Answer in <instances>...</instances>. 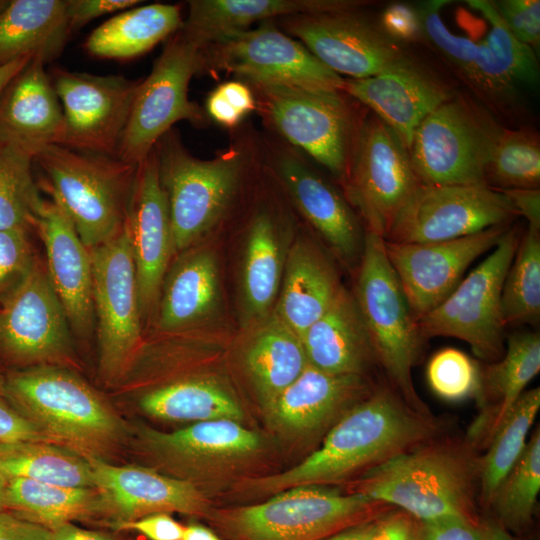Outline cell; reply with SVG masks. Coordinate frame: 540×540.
Here are the masks:
<instances>
[{
  "label": "cell",
  "instance_id": "cell-28",
  "mask_svg": "<svg viewBox=\"0 0 540 540\" xmlns=\"http://www.w3.org/2000/svg\"><path fill=\"white\" fill-rule=\"evenodd\" d=\"M540 370V336L525 331L511 334L502 357L480 367L475 396L479 409L468 430V443L487 446L528 383Z\"/></svg>",
  "mask_w": 540,
  "mask_h": 540
},
{
  "label": "cell",
  "instance_id": "cell-44",
  "mask_svg": "<svg viewBox=\"0 0 540 540\" xmlns=\"http://www.w3.org/2000/svg\"><path fill=\"white\" fill-rule=\"evenodd\" d=\"M485 180L496 190L539 188L538 137L528 130L504 128L493 150Z\"/></svg>",
  "mask_w": 540,
  "mask_h": 540
},
{
  "label": "cell",
  "instance_id": "cell-5",
  "mask_svg": "<svg viewBox=\"0 0 540 540\" xmlns=\"http://www.w3.org/2000/svg\"><path fill=\"white\" fill-rule=\"evenodd\" d=\"M46 188L90 250L124 228L137 165L53 144L34 159Z\"/></svg>",
  "mask_w": 540,
  "mask_h": 540
},
{
  "label": "cell",
  "instance_id": "cell-8",
  "mask_svg": "<svg viewBox=\"0 0 540 540\" xmlns=\"http://www.w3.org/2000/svg\"><path fill=\"white\" fill-rule=\"evenodd\" d=\"M503 130L486 111L454 95L413 134L408 152L419 183L486 184L487 167Z\"/></svg>",
  "mask_w": 540,
  "mask_h": 540
},
{
  "label": "cell",
  "instance_id": "cell-32",
  "mask_svg": "<svg viewBox=\"0 0 540 540\" xmlns=\"http://www.w3.org/2000/svg\"><path fill=\"white\" fill-rule=\"evenodd\" d=\"M219 300L215 254L198 249L180 256L166 273L159 298L157 325L163 332L186 329L212 313Z\"/></svg>",
  "mask_w": 540,
  "mask_h": 540
},
{
  "label": "cell",
  "instance_id": "cell-51",
  "mask_svg": "<svg viewBox=\"0 0 540 540\" xmlns=\"http://www.w3.org/2000/svg\"><path fill=\"white\" fill-rule=\"evenodd\" d=\"M379 27L393 40L413 41L422 34L419 12L404 3H393L381 13Z\"/></svg>",
  "mask_w": 540,
  "mask_h": 540
},
{
  "label": "cell",
  "instance_id": "cell-29",
  "mask_svg": "<svg viewBox=\"0 0 540 540\" xmlns=\"http://www.w3.org/2000/svg\"><path fill=\"white\" fill-rule=\"evenodd\" d=\"M308 364L335 375H362L379 364L354 294L342 288L301 337Z\"/></svg>",
  "mask_w": 540,
  "mask_h": 540
},
{
  "label": "cell",
  "instance_id": "cell-18",
  "mask_svg": "<svg viewBox=\"0 0 540 540\" xmlns=\"http://www.w3.org/2000/svg\"><path fill=\"white\" fill-rule=\"evenodd\" d=\"M49 77L63 110L58 145L116 156L141 80L64 69Z\"/></svg>",
  "mask_w": 540,
  "mask_h": 540
},
{
  "label": "cell",
  "instance_id": "cell-15",
  "mask_svg": "<svg viewBox=\"0 0 540 540\" xmlns=\"http://www.w3.org/2000/svg\"><path fill=\"white\" fill-rule=\"evenodd\" d=\"M349 200L368 229L383 239L421 185L408 149L375 115L356 132L344 180Z\"/></svg>",
  "mask_w": 540,
  "mask_h": 540
},
{
  "label": "cell",
  "instance_id": "cell-35",
  "mask_svg": "<svg viewBox=\"0 0 540 540\" xmlns=\"http://www.w3.org/2000/svg\"><path fill=\"white\" fill-rule=\"evenodd\" d=\"M245 365L267 409L308 365L301 338L275 316L253 338Z\"/></svg>",
  "mask_w": 540,
  "mask_h": 540
},
{
  "label": "cell",
  "instance_id": "cell-30",
  "mask_svg": "<svg viewBox=\"0 0 540 540\" xmlns=\"http://www.w3.org/2000/svg\"><path fill=\"white\" fill-rule=\"evenodd\" d=\"M367 2L353 0H191L180 28L201 48L221 36L255 23L298 14L358 10Z\"/></svg>",
  "mask_w": 540,
  "mask_h": 540
},
{
  "label": "cell",
  "instance_id": "cell-27",
  "mask_svg": "<svg viewBox=\"0 0 540 540\" xmlns=\"http://www.w3.org/2000/svg\"><path fill=\"white\" fill-rule=\"evenodd\" d=\"M35 229L46 251V269L70 328L88 337L95 327L92 262L89 249L53 201L44 200Z\"/></svg>",
  "mask_w": 540,
  "mask_h": 540
},
{
  "label": "cell",
  "instance_id": "cell-39",
  "mask_svg": "<svg viewBox=\"0 0 540 540\" xmlns=\"http://www.w3.org/2000/svg\"><path fill=\"white\" fill-rule=\"evenodd\" d=\"M277 225L267 210L253 216L247 233L242 287L251 318L263 316L274 302L282 278Z\"/></svg>",
  "mask_w": 540,
  "mask_h": 540
},
{
  "label": "cell",
  "instance_id": "cell-16",
  "mask_svg": "<svg viewBox=\"0 0 540 540\" xmlns=\"http://www.w3.org/2000/svg\"><path fill=\"white\" fill-rule=\"evenodd\" d=\"M517 213L507 197L486 184L420 185L384 240L431 243L507 225Z\"/></svg>",
  "mask_w": 540,
  "mask_h": 540
},
{
  "label": "cell",
  "instance_id": "cell-9",
  "mask_svg": "<svg viewBox=\"0 0 540 540\" xmlns=\"http://www.w3.org/2000/svg\"><path fill=\"white\" fill-rule=\"evenodd\" d=\"M247 84L257 109L280 136L345 180L356 134L342 92L268 82Z\"/></svg>",
  "mask_w": 540,
  "mask_h": 540
},
{
  "label": "cell",
  "instance_id": "cell-53",
  "mask_svg": "<svg viewBox=\"0 0 540 540\" xmlns=\"http://www.w3.org/2000/svg\"><path fill=\"white\" fill-rule=\"evenodd\" d=\"M141 3L138 0H66L70 30H76L91 20L113 12H121Z\"/></svg>",
  "mask_w": 540,
  "mask_h": 540
},
{
  "label": "cell",
  "instance_id": "cell-7",
  "mask_svg": "<svg viewBox=\"0 0 540 540\" xmlns=\"http://www.w3.org/2000/svg\"><path fill=\"white\" fill-rule=\"evenodd\" d=\"M378 362L395 390L414 409L427 413L412 380L425 339L388 260L384 239L366 232L354 294Z\"/></svg>",
  "mask_w": 540,
  "mask_h": 540
},
{
  "label": "cell",
  "instance_id": "cell-56",
  "mask_svg": "<svg viewBox=\"0 0 540 540\" xmlns=\"http://www.w3.org/2000/svg\"><path fill=\"white\" fill-rule=\"evenodd\" d=\"M501 191L515 209L528 222V227L540 230V189L514 188Z\"/></svg>",
  "mask_w": 540,
  "mask_h": 540
},
{
  "label": "cell",
  "instance_id": "cell-63",
  "mask_svg": "<svg viewBox=\"0 0 540 540\" xmlns=\"http://www.w3.org/2000/svg\"><path fill=\"white\" fill-rule=\"evenodd\" d=\"M8 478L0 472V510H3L4 494Z\"/></svg>",
  "mask_w": 540,
  "mask_h": 540
},
{
  "label": "cell",
  "instance_id": "cell-2",
  "mask_svg": "<svg viewBox=\"0 0 540 540\" xmlns=\"http://www.w3.org/2000/svg\"><path fill=\"white\" fill-rule=\"evenodd\" d=\"M3 398L51 443L86 458L117 447L125 424L110 404L75 372L38 366L4 375Z\"/></svg>",
  "mask_w": 540,
  "mask_h": 540
},
{
  "label": "cell",
  "instance_id": "cell-10",
  "mask_svg": "<svg viewBox=\"0 0 540 540\" xmlns=\"http://www.w3.org/2000/svg\"><path fill=\"white\" fill-rule=\"evenodd\" d=\"M508 228L492 252L461 280L435 309L417 319L422 337H454L465 341L474 355L493 362L504 353V325L500 312L505 275L521 239Z\"/></svg>",
  "mask_w": 540,
  "mask_h": 540
},
{
  "label": "cell",
  "instance_id": "cell-26",
  "mask_svg": "<svg viewBox=\"0 0 540 540\" xmlns=\"http://www.w3.org/2000/svg\"><path fill=\"white\" fill-rule=\"evenodd\" d=\"M45 64L33 57L0 94V145L33 161L59 144L63 130L62 106Z\"/></svg>",
  "mask_w": 540,
  "mask_h": 540
},
{
  "label": "cell",
  "instance_id": "cell-33",
  "mask_svg": "<svg viewBox=\"0 0 540 540\" xmlns=\"http://www.w3.org/2000/svg\"><path fill=\"white\" fill-rule=\"evenodd\" d=\"M66 0H14L0 11V67L23 57L45 63L67 42Z\"/></svg>",
  "mask_w": 540,
  "mask_h": 540
},
{
  "label": "cell",
  "instance_id": "cell-57",
  "mask_svg": "<svg viewBox=\"0 0 540 540\" xmlns=\"http://www.w3.org/2000/svg\"><path fill=\"white\" fill-rule=\"evenodd\" d=\"M46 529L0 510V540H43Z\"/></svg>",
  "mask_w": 540,
  "mask_h": 540
},
{
  "label": "cell",
  "instance_id": "cell-12",
  "mask_svg": "<svg viewBox=\"0 0 540 540\" xmlns=\"http://www.w3.org/2000/svg\"><path fill=\"white\" fill-rule=\"evenodd\" d=\"M201 49L181 29L168 40L140 81L116 157L137 165L175 123L204 121L203 110L188 98L190 80L202 69Z\"/></svg>",
  "mask_w": 540,
  "mask_h": 540
},
{
  "label": "cell",
  "instance_id": "cell-14",
  "mask_svg": "<svg viewBox=\"0 0 540 540\" xmlns=\"http://www.w3.org/2000/svg\"><path fill=\"white\" fill-rule=\"evenodd\" d=\"M64 307L39 256L22 284L0 307V363L10 370L75 363Z\"/></svg>",
  "mask_w": 540,
  "mask_h": 540
},
{
  "label": "cell",
  "instance_id": "cell-54",
  "mask_svg": "<svg viewBox=\"0 0 540 540\" xmlns=\"http://www.w3.org/2000/svg\"><path fill=\"white\" fill-rule=\"evenodd\" d=\"M116 531H134L148 540H182L184 525L169 513L150 514L139 519L119 524Z\"/></svg>",
  "mask_w": 540,
  "mask_h": 540
},
{
  "label": "cell",
  "instance_id": "cell-23",
  "mask_svg": "<svg viewBox=\"0 0 540 540\" xmlns=\"http://www.w3.org/2000/svg\"><path fill=\"white\" fill-rule=\"evenodd\" d=\"M343 92L370 108L407 149L419 124L454 96L437 75L407 54L376 75L344 78Z\"/></svg>",
  "mask_w": 540,
  "mask_h": 540
},
{
  "label": "cell",
  "instance_id": "cell-55",
  "mask_svg": "<svg viewBox=\"0 0 540 540\" xmlns=\"http://www.w3.org/2000/svg\"><path fill=\"white\" fill-rule=\"evenodd\" d=\"M22 441L49 442L30 421L0 397V444Z\"/></svg>",
  "mask_w": 540,
  "mask_h": 540
},
{
  "label": "cell",
  "instance_id": "cell-46",
  "mask_svg": "<svg viewBox=\"0 0 540 540\" xmlns=\"http://www.w3.org/2000/svg\"><path fill=\"white\" fill-rule=\"evenodd\" d=\"M426 377L431 390L446 401L475 398L480 365L458 349L444 348L429 360Z\"/></svg>",
  "mask_w": 540,
  "mask_h": 540
},
{
  "label": "cell",
  "instance_id": "cell-40",
  "mask_svg": "<svg viewBox=\"0 0 540 540\" xmlns=\"http://www.w3.org/2000/svg\"><path fill=\"white\" fill-rule=\"evenodd\" d=\"M539 409V387L525 390L489 441L486 454L479 458L480 498L486 506L522 454Z\"/></svg>",
  "mask_w": 540,
  "mask_h": 540
},
{
  "label": "cell",
  "instance_id": "cell-36",
  "mask_svg": "<svg viewBox=\"0 0 540 540\" xmlns=\"http://www.w3.org/2000/svg\"><path fill=\"white\" fill-rule=\"evenodd\" d=\"M3 510L51 529L76 520L99 517L95 488H74L25 478H8Z\"/></svg>",
  "mask_w": 540,
  "mask_h": 540
},
{
  "label": "cell",
  "instance_id": "cell-6",
  "mask_svg": "<svg viewBox=\"0 0 540 540\" xmlns=\"http://www.w3.org/2000/svg\"><path fill=\"white\" fill-rule=\"evenodd\" d=\"M393 508L360 493L299 485L258 504L219 511L213 520L232 540H322Z\"/></svg>",
  "mask_w": 540,
  "mask_h": 540
},
{
  "label": "cell",
  "instance_id": "cell-45",
  "mask_svg": "<svg viewBox=\"0 0 540 540\" xmlns=\"http://www.w3.org/2000/svg\"><path fill=\"white\" fill-rule=\"evenodd\" d=\"M480 11L490 23V31L484 38L500 62L507 68L518 85L534 87L539 80V66L534 50L517 39L496 11L492 1L467 2Z\"/></svg>",
  "mask_w": 540,
  "mask_h": 540
},
{
  "label": "cell",
  "instance_id": "cell-4",
  "mask_svg": "<svg viewBox=\"0 0 540 540\" xmlns=\"http://www.w3.org/2000/svg\"><path fill=\"white\" fill-rule=\"evenodd\" d=\"M155 148L160 182L166 193L174 250L184 251L226 215L256 149L237 142L212 159L192 155L169 130Z\"/></svg>",
  "mask_w": 540,
  "mask_h": 540
},
{
  "label": "cell",
  "instance_id": "cell-52",
  "mask_svg": "<svg viewBox=\"0 0 540 540\" xmlns=\"http://www.w3.org/2000/svg\"><path fill=\"white\" fill-rule=\"evenodd\" d=\"M368 540H421V522L393 508L376 518Z\"/></svg>",
  "mask_w": 540,
  "mask_h": 540
},
{
  "label": "cell",
  "instance_id": "cell-17",
  "mask_svg": "<svg viewBox=\"0 0 540 540\" xmlns=\"http://www.w3.org/2000/svg\"><path fill=\"white\" fill-rule=\"evenodd\" d=\"M137 444L166 475L200 482L242 467L261 451V438L238 421L220 419L196 422L164 432L141 427Z\"/></svg>",
  "mask_w": 540,
  "mask_h": 540
},
{
  "label": "cell",
  "instance_id": "cell-21",
  "mask_svg": "<svg viewBox=\"0 0 540 540\" xmlns=\"http://www.w3.org/2000/svg\"><path fill=\"white\" fill-rule=\"evenodd\" d=\"M93 485L99 495V517L115 528L155 513L202 516L208 500L200 487L156 469L113 465L100 458H88Z\"/></svg>",
  "mask_w": 540,
  "mask_h": 540
},
{
  "label": "cell",
  "instance_id": "cell-38",
  "mask_svg": "<svg viewBox=\"0 0 540 540\" xmlns=\"http://www.w3.org/2000/svg\"><path fill=\"white\" fill-rule=\"evenodd\" d=\"M0 472L7 478H25L74 488H94L88 458L46 441L0 444Z\"/></svg>",
  "mask_w": 540,
  "mask_h": 540
},
{
  "label": "cell",
  "instance_id": "cell-37",
  "mask_svg": "<svg viewBox=\"0 0 540 540\" xmlns=\"http://www.w3.org/2000/svg\"><path fill=\"white\" fill-rule=\"evenodd\" d=\"M147 415L166 421L203 422L243 418V411L229 392L201 378L177 380L145 392L139 399Z\"/></svg>",
  "mask_w": 540,
  "mask_h": 540
},
{
  "label": "cell",
  "instance_id": "cell-20",
  "mask_svg": "<svg viewBox=\"0 0 540 540\" xmlns=\"http://www.w3.org/2000/svg\"><path fill=\"white\" fill-rule=\"evenodd\" d=\"M508 228L499 225L431 243L384 240L386 255L415 319L439 306L455 290L472 262L492 250Z\"/></svg>",
  "mask_w": 540,
  "mask_h": 540
},
{
  "label": "cell",
  "instance_id": "cell-43",
  "mask_svg": "<svg viewBox=\"0 0 540 540\" xmlns=\"http://www.w3.org/2000/svg\"><path fill=\"white\" fill-rule=\"evenodd\" d=\"M32 162L0 145V230L35 228L44 199L32 176Z\"/></svg>",
  "mask_w": 540,
  "mask_h": 540
},
{
  "label": "cell",
  "instance_id": "cell-64",
  "mask_svg": "<svg viewBox=\"0 0 540 540\" xmlns=\"http://www.w3.org/2000/svg\"><path fill=\"white\" fill-rule=\"evenodd\" d=\"M4 394V374L0 372V397L3 398Z\"/></svg>",
  "mask_w": 540,
  "mask_h": 540
},
{
  "label": "cell",
  "instance_id": "cell-11",
  "mask_svg": "<svg viewBox=\"0 0 540 540\" xmlns=\"http://www.w3.org/2000/svg\"><path fill=\"white\" fill-rule=\"evenodd\" d=\"M98 338L99 377L107 386L124 379L142 332L136 268L126 228L90 249Z\"/></svg>",
  "mask_w": 540,
  "mask_h": 540
},
{
  "label": "cell",
  "instance_id": "cell-3",
  "mask_svg": "<svg viewBox=\"0 0 540 540\" xmlns=\"http://www.w3.org/2000/svg\"><path fill=\"white\" fill-rule=\"evenodd\" d=\"M468 444L435 438L367 471L350 492L403 510L420 522L475 518L479 458Z\"/></svg>",
  "mask_w": 540,
  "mask_h": 540
},
{
  "label": "cell",
  "instance_id": "cell-59",
  "mask_svg": "<svg viewBox=\"0 0 540 540\" xmlns=\"http://www.w3.org/2000/svg\"><path fill=\"white\" fill-rule=\"evenodd\" d=\"M375 520L376 518L355 524L322 540H368L374 528Z\"/></svg>",
  "mask_w": 540,
  "mask_h": 540
},
{
  "label": "cell",
  "instance_id": "cell-24",
  "mask_svg": "<svg viewBox=\"0 0 540 540\" xmlns=\"http://www.w3.org/2000/svg\"><path fill=\"white\" fill-rule=\"evenodd\" d=\"M266 157L296 207L333 253L346 264L359 266L366 233L347 201L293 151L271 146Z\"/></svg>",
  "mask_w": 540,
  "mask_h": 540
},
{
  "label": "cell",
  "instance_id": "cell-49",
  "mask_svg": "<svg viewBox=\"0 0 540 540\" xmlns=\"http://www.w3.org/2000/svg\"><path fill=\"white\" fill-rule=\"evenodd\" d=\"M496 11L512 34L533 50L540 43V1H492Z\"/></svg>",
  "mask_w": 540,
  "mask_h": 540
},
{
  "label": "cell",
  "instance_id": "cell-22",
  "mask_svg": "<svg viewBox=\"0 0 540 540\" xmlns=\"http://www.w3.org/2000/svg\"><path fill=\"white\" fill-rule=\"evenodd\" d=\"M136 268L142 320L156 307L172 254L175 252L166 193L155 148L137 165L124 224Z\"/></svg>",
  "mask_w": 540,
  "mask_h": 540
},
{
  "label": "cell",
  "instance_id": "cell-61",
  "mask_svg": "<svg viewBox=\"0 0 540 540\" xmlns=\"http://www.w3.org/2000/svg\"><path fill=\"white\" fill-rule=\"evenodd\" d=\"M33 57H23L0 67V94L7 84L20 72Z\"/></svg>",
  "mask_w": 540,
  "mask_h": 540
},
{
  "label": "cell",
  "instance_id": "cell-42",
  "mask_svg": "<svg viewBox=\"0 0 540 540\" xmlns=\"http://www.w3.org/2000/svg\"><path fill=\"white\" fill-rule=\"evenodd\" d=\"M540 491V432L526 446L494 492L488 507L508 531H520L531 521Z\"/></svg>",
  "mask_w": 540,
  "mask_h": 540
},
{
  "label": "cell",
  "instance_id": "cell-25",
  "mask_svg": "<svg viewBox=\"0 0 540 540\" xmlns=\"http://www.w3.org/2000/svg\"><path fill=\"white\" fill-rule=\"evenodd\" d=\"M375 389L365 376L330 374L308 364L265 410L277 430L310 437L327 433Z\"/></svg>",
  "mask_w": 540,
  "mask_h": 540
},
{
  "label": "cell",
  "instance_id": "cell-58",
  "mask_svg": "<svg viewBox=\"0 0 540 540\" xmlns=\"http://www.w3.org/2000/svg\"><path fill=\"white\" fill-rule=\"evenodd\" d=\"M43 540H125L116 533L90 530L67 522L51 529H46Z\"/></svg>",
  "mask_w": 540,
  "mask_h": 540
},
{
  "label": "cell",
  "instance_id": "cell-50",
  "mask_svg": "<svg viewBox=\"0 0 540 540\" xmlns=\"http://www.w3.org/2000/svg\"><path fill=\"white\" fill-rule=\"evenodd\" d=\"M421 540H485L484 529L475 518L445 516L421 522Z\"/></svg>",
  "mask_w": 540,
  "mask_h": 540
},
{
  "label": "cell",
  "instance_id": "cell-48",
  "mask_svg": "<svg viewBox=\"0 0 540 540\" xmlns=\"http://www.w3.org/2000/svg\"><path fill=\"white\" fill-rule=\"evenodd\" d=\"M256 109L252 89L238 79L221 83L206 99V114L217 124L228 128L237 126Z\"/></svg>",
  "mask_w": 540,
  "mask_h": 540
},
{
  "label": "cell",
  "instance_id": "cell-60",
  "mask_svg": "<svg viewBox=\"0 0 540 540\" xmlns=\"http://www.w3.org/2000/svg\"><path fill=\"white\" fill-rule=\"evenodd\" d=\"M182 540H222L215 532L199 523L184 525Z\"/></svg>",
  "mask_w": 540,
  "mask_h": 540
},
{
  "label": "cell",
  "instance_id": "cell-41",
  "mask_svg": "<svg viewBox=\"0 0 540 540\" xmlns=\"http://www.w3.org/2000/svg\"><path fill=\"white\" fill-rule=\"evenodd\" d=\"M504 327L535 324L540 317V230L527 227L507 270L501 290Z\"/></svg>",
  "mask_w": 540,
  "mask_h": 540
},
{
  "label": "cell",
  "instance_id": "cell-47",
  "mask_svg": "<svg viewBox=\"0 0 540 540\" xmlns=\"http://www.w3.org/2000/svg\"><path fill=\"white\" fill-rule=\"evenodd\" d=\"M29 232L0 230V307L30 273L34 254Z\"/></svg>",
  "mask_w": 540,
  "mask_h": 540
},
{
  "label": "cell",
  "instance_id": "cell-31",
  "mask_svg": "<svg viewBox=\"0 0 540 540\" xmlns=\"http://www.w3.org/2000/svg\"><path fill=\"white\" fill-rule=\"evenodd\" d=\"M284 269L276 316L301 338L330 308L343 286L332 262L308 241L293 244Z\"/></svg>",
  "mask_w": 540,
  "mask_h": 540
},
{
  "label": "cell",
  "instance_id": "cell-62",
  "mask_svg": "<svg viewBox=\"0 0 540 540\" xmlns=\"http://www.w3.org/2000/svg\"><path fill=\"white\" fill-rule=\"evenodd\" d=\"M485 540H517L510 531L503 528L496 521H489L483 524Z\"/></svg>",
  "mask_w": 540,
  "mask_h": 540
},
{
  "label": "cell",
  "instance_id": "cell-34",
  "mask_svg": "<svg viewBox=\"0 0 540 540\" xmlns=\"http://www.w3.org/2000/svg\"><path fill=\"white\" fill-rule=\"evenodd\" d=\"M182 24L181 7L176 4L126 9L96 28L87 38L85 49L98 58H133L175 34Z\"/></svg>",
  "mask_w": 540,
  "mask_h": 540
},
{
  "label": "cell",
  "instance_id": "cell-19",
  "mask_svg": "<svg viewBox=\"0 0 540 540\" xmlns=\"http://www.w3.org/2000/svg\"><path fill=\"white\" fill-rule=\"evenodd\" d=\"M282 31L295 37L338 75L367 78L406 55L401 43L358 10L284 17Z\"/></svg>",
  "mask_w": 540,
  "mask_h": 540
},
{
  "label": "cell",
  "instance_id": "cell-13",
  "mask_svg": "<svg viewBox=\"0 0 540 540\" xmlns=\"http://www.w3.org/2000/svg\"><path fill=\"white\" fill-rule=\"evenodd\" d=\"M201 51L202 69L227 71L245 83L268 82L343 92L344 78L279 29L274 21L225 34Z\"/></svg>",
  "mask_w": 540,
  "mask_h": 540
},
{
  "label": "cell",
  "instance_id": "cell-1",
  "mask_svg": "<svg viewBox=\"0 0 540 540\" xmlns=\"http://www.w3.org/2000/svg\"><path fill=\"white\" fill-rule=\"evenodd\" d=\"M438 434L439 425L430 415L382 385L337 421L301 462L243 487L255 495H273L299 485L341 484Z\"/></svg>",
  "mask_w": 540,
  "mask_h": 540
}]
</instances>
